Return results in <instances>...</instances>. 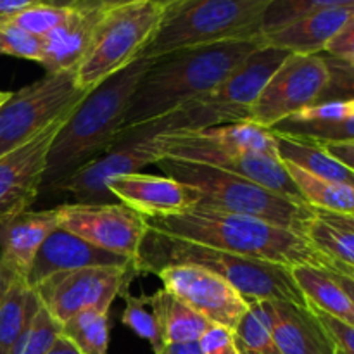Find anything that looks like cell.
<instances>
[{
  "label": "cell",
  "instance_id": "obj_17",
  "mask_svg": "<svg viewBox=\"0 0 354 354\" xmlns=\"http://www.w3.org/2000/svg\"><path fill=\"white\" fill-rule=\"evenodd\" d=\"M128 265H133V261L114 254V252L95 248L90 242L59 227L45 239L41 248L38 249L24 280L30 289H35L44 280L50 279L52 275H57V273H69L76 272V270L93 268V266Z\"/></svg>",
  "mask_w": 354,
  "mask_h": 354
},
{
  "label": "cell",
  "instance_id": "obj_32",
  "mask_svg": "<svg viewBox=\"0 0 354 354\" xmlns=\"http://www.w3.org/2000/svg\"><path fill=\"white\" fill-rule=\"evenodd\" d=\"M270 130L279 135H286V137L313 142V144L354 142V118L344 121H332V123H311V121H296L287 118Z\"/></svg>",
  "mask_w": 354,
  "mask_h": 354
},
{
  "label": "cell",
  "instance_id": "obj_2",
  "mask_svg": "<svg viewBox=\"0 0 354 354\" xmlns=\"http://www.w3.org/2000/svg\"><path fill=\"white\" fill-rule=\"evenodd\" d=\"M149 230L218 251L294 266L330 268L334 261L322 254L304 234L242 214L196 206L171 216H145Z\"/></svg>",
  "mask_w": 354,
  "mask_h": 354
},
{
  "label": "cell",
  "instance_id": "obj_18",
  "mask_svg": "<svg viewBox=\"0 0 354 354\" xmlns=\"http://www.w3.org/2000/svg\"><path fill=\"white\" fill-rule=\"evenodd\" d=\"M289 55L290 52L263 44L207 97L216 106L232 111L241 121H251L252 104Z\"/></svg>",
  "mask_w": 354,
  "mask_h": 354
},
{
  "label": "cell",
  "instance_id": "obj_53",
  "mask_svg": "<svg viewBox=\"0 0 354 354\" xmlns=\"http://www.w3.org/2000/svg\"><path fill=\"white\" fill-rule=\"evenodd\" d=\"M348 270H349V268H348ZM349 272H351V273H353V275H354V270H349Z\"/></svg>",
  "mask_w": 354,
  "mask_h": 354
},
{
  "label": "cell",
  "instance_id": "obj_19",
  "mask_svg": "<svg viewBox=\"0 0 354 354\" xmlns=\"http://www.w3.org/2000/svg\"><path fill=\"white\" fill-rule=\"evenodd\" d=\"M272 334L282 354H337L334 337L311 306L265 301Z\"/></svg>",
  "mask_w": 354,
  "mask_h": 354
},
{
  "label": "cell",
  "instance_id": "obj_46",
  "mask_svg": "<svg viewBox=\"0 0 354 354\" xmlns=\"http://www.w3.org/2000/svg\"><path fill=\"white\" fill-rule=\"evenodd\" d=\"M16 279H19V275L7 265L2 252H0V301H2V297L6 296L7 290L10 289V286H12Z\"/></svg>",
  "mask_w": 354,
  "mask_h": 354
},
{
  "label": "cell",
  "instance_id": "obj_36",
  "mask_svg": "<svg viewBox=\"0 0 354 354\" xmlns=\"http://www.w3.org/2000/svg\"><path fill=\"white\" fill-rule=\"evenodd\" d=\"M328 69V83L317 104L328 100H354V61L322 54Z\"/></svg>",
  "mask_w": 354,
  "mask_h": 354
},
{
  "label": "cell",
  "instance_id": "obj_24",
  "mask_svg": "<svg viewBox=\"0 0 354 354\" xmlns=\"http://www.w3.org/2000/svg\"><path fill=\"white\" fill-rule=\"evenodd\" d=\"M277 135V152L283 162H292L310 175L354 187V171L313 142Z\"/></svg>",
  "mask_w": 354,
  "mask_h": 354
},
{
  "label": "cell",
  "instance_id": "obj_13",
  "mask_svg": "<svg viewBox=\"0 0 354 354\" xmlns=\"http://www.w3.org/2000/svg\"><path fill=\"white\" fill-rule=\"evenodd\" d=\"M328 83L322 54H290L251 107V121L272 128L286 118L315 106Z\"/></svg>",
  "mask_w": 354,
  "mask_h": 354
},
{
  "label": "cell",
  "instance_id": "obj_12",
  "mask_svg": "<svg viewBox=\"0 0 354 354\" xmlns=\"http://www.w3.org/2000/svg\"><path fill=\"white\" fill-rule=\"evenodd\" d=\"M59 227L95 248L137 263L149 227L144 214L121 203L61 204Z\"/></svg>",
  "mask_w": 354,
  "mask_h": 354
},
{
  "label": "cell",
  "instance_id": "obj_4",
  "mask_svg": "<svg viewBox=\"0 0 354 354\" xmlns=\"http://www.w3.org/2000/svg\"><path fill=\"white\" fill-rule=\"evenodd\" d=\"M168 265L203 266L227 280L249 303L286 301V303L310 306L294 280L292 268L289 266L218 251L180 239L165 237L149 230L135 263L138 275L140 273L154 275L159 268Z\"/></svg>",
  "mask_w": 354,
  "mask_h": 354
},
{
  "label": "cell",
  "instance_id": "obj_33",
  "mask_svg": "<svg viewBox=\"0 0 354 354\" xmlns=\"http://www.w3.org/2000/svg\"><path fill=\"white\" fill-rule=\"evenodd\" d=\"M124 310L121 315V324L130 328L138 337L151 342L152 351H158L162 346L161 328H159L158 313L154 308L152 296L142 294V296H131L130 292H124Z\"/></svg>",
  "mask_w": 354,
  "mask_h": 354
},
{
  "label": "cell",
  "instance_id": "obj_8",
  "mask_svg": "<svg viewBox=\"0 0 354 354\" xmlns=\"http://www.w3.org/2000/svg\"><path fill=\"white\" fill-rule=\"evenodd\" d=\"M156 137L162 158L180 159V161L197 162V165L221 169L259 183L280 196L306 203L279 156L244 151L211 137L206 130L176 131V133L156 135Z\"/></svg>",
  "mask_w": 354,
  "mask_h": 354
},
{
  "label": "cell",
  "instance_id": "obj_43",
  "mask_svg": "<svg viewBox=\"0 0 354 354\" xmlns=\"http://www.w3.org/2000/svg\"><path fill=\"white\" fill-rule=\"evenodd\" d=\"M135 2H144V0H75L73 9L76 10H95V12H106V10L116 9V7L130 6Z\"/></svg>",
  "mask_w": 354,
  "mask_h": 354
},
{
  "label": "cell",
  "instance_id": "obj_49",
  "mask_svg": "<svg viewBox=\"0 0 354 354\" xmlns=\"http://www.w3.org/2000/svg\"><path fill=\"white\" fill-rule=\"evenodd\" d=\"M45 354H82V353H80V349L76 348L68 337H64V335L61 334L57 341L52 344V348Z\"/></svg>",
  "mask_w": 354,
  "mask_h": 354
},
{
  "label": "cell",
  "instance_id": "obj_39",
  "mask_svg": "<svg viewBox=\"0 0 354 354\" xmlns=\"http://www.w3.org/2000/svg\"><path fill=\"white\" fill-rule=\"evenodd\" d=\"M199 348L203 354H239L230 328L214 324L199 339Z\"/></svg>",
  "mask_w": 354,
  "mask_h": 354
},
{
  "label": "cell",
  "instance_id": "obj_37",
  "mask_svg": "<svg viewBox=\"0 0 354 354\" xmlns=\"http://www.w3.org/2000/svg\"><path fill=\"white\" fill-rule=\"evenodd\" d=\"M41 52H44V40L40 37L26 33L16 26L0 24V54L40 64Z\"/></svg>",
  "mask_w": 354,
  "mask_h": 354
},
{
  "label": "cell",
  "instance_id": "obj_16",
  "mask_svg": "<svg viewBox=\"0 0 354 354\" xmlns=\"http://www.w3.org/2000/svg\"><path fill=\"white\" fill-rule=\"evenodd\" d=\"M107 189L118 203L144 216H171L194 209L201 203L196 189L169 176L133 173L111 178Z\"/></svg>",
  "mask_w": 354,
  "mask_h": 354
},
{
  "label": "cell",
  "instance_id": "obj_30",
  "mask_svg": "<svg viewBox=\"0 0 354 354\" xmlns=\"http://www.w3.org/2000/svg\"><path fill=\"white\" fill-rule=\"evenodd\" d=\"M306 237L330 261L354 270V230L337 227L315 218L306 230Z\"/></svg>",
  "mask_w": 354,
  "mask_h": 354
},
{
  "label": "cell",
  "instance_id": "obj_47",
  "mask_svg": "<svg viewBox=\"0 0 354 354\" xmlns=\"http://www.w3.org/2000/svg\"><path fill=\"white\" fill-rule=\"evenodd\" d=\"M154 354H203L199 342H183V344H165Z\"/></svg>",
  "mask_w": 354,
  "mask_h": 354
},
{
  "label": "cell",
  "instance_id": "obj_1",
  "mask_svg": "<svg viewBox=\"0 0 354 354\" xmlns=\"http://www.w3.org/2000/svg\"><path fill=\"white\" fill-rule=\"evenodd\" d=\"M263 44V37L227 40L154 59L131 97L123 130L159 120L190 100L213 93Z\"/></svg>",
  "mask_w": 354,
  "mask_h": 354
},
{
  "label": "cell",
  "instance_id": "obj_10",
  "mask_svg": "<svg viewBox=\"0 0 354 354\" xmlns=\"http://www.w3.org/2000/svg\"><path fill=\"white\" fill-rule=\"evenodd\" d=\"M161 158L156 135L140 127L123 130L113 147L47 192L64 194L78 204H114L118 199L107 189L111 178L140 173L145 166L156 165Z\"/></svg>",
  "mask_w": 354,
  "mask_h": 354
},
{
  "label": "cell",
  "instance_id": "obj_25",
  "mask_svg": "<svg viewBox=\"0 0 354 354\" xmlns=\"http://www.w3.org/2000/svg\"><path fill=\"white\" fill-rule=\"evenodd\" d=\"M152 299L158 313L162 344L199 342L204 332L213 325L165 287L152 294Z\"/></svg>",
  "mask_w": 354,
  "mask_h": 354
},
{
  "label": "cell",
  "instance_id": "obj_23",
  "mask_svg": "<svg viewBox=\"0 0 354 354\" xmlns=\"http://www.w3.org/2000/svg\"><path fill=\"white\" fill-rule=\"evenodd\" d=\"M292 277L306 297L308 304L335 320L354 327V303L327 268L299 265L292 268Z\"/></svg>",
  "mask_w": 354,
  "mask_h": 354
},
{
  "label": "cell",
  "instance_id": "obj_38",
  "mask_svg": "<svg viewBox=\"0 0 354 354\" xmlns=\"http://www.w3.org/2000/svg\"><path fill=\"white\" fill-rule=\"evenodd\" d=\"M289 118L296 121H311V123L344 121L354 118V100H328V102L315 104Z\"/></svg>",
  "mask_w": 354,
  "mask_h": 354
},
{
  "label": "cell",
  "instance_id": "obj_21",
  "mask_svg": "<svg viewBox=\"0 0 354 354\" xmlns=\"http://www.w3.org/2000/svg\"><path fill=\"white\" fill-rule=\"evenodd\" d=\"M354 16V7H335L294 21L280 30L263 35V41L270 47L282 48L290 54H324L328 41L342 30Z\"/></svg>",
  "mask_w": 354,
  "mask_h": 354
},
{
  "label": "cell",
  "instance_id": "obj_28",
  "mask_svg": "<svg viewBox=\"0 0 354 354\" xmlns=\"http://www.w3.org/2000/svg\"><path fill=\"white\" fill-rule=\"evenodd\" d=\"M239 354H282L272 334L265 301L249 303V310L232 330Z\"/></svg>",
  "mask_w": 354,
  "mask_h": 354
},
{
  "label": "cell",
  "instance_id": "obj_40",
  "mask_svg": "<svg viewBox=\"0 0 354 354\" xmlns=\"http://www.w3.org/2000/svg\"><path fill=\"white\" fill-rule=\"evenodd\" d=\"M313 310L317 311L320 320L324 322L327 330L330 332V335L334 337L335 346H337V354H354V327L335 320L334 317L317 310V308H313Z\"/></svg>",
  "mask_w": 354,
  "mask_h": 354
},
{
  "label": "cell",
  "instance_id": "obj_20",
  "mask_svg": "<svg viewBox=\"0 0 354 354\" xmlns=\"http://www.w3.org/2000/svg\"><path fill=\"white\" fill-rule=\"evenodd\" d=\"M55 228H59L57 207L28 209L0 223V252L7 265L24 279L38 249Z\"/></svg>",
  "mask_w": 354,
  "mask_h": 354
},
{
  "label": "cell",
  "instance_id": "obj_41",
  "mask_svg": "<svg viewBox=\"0 0 354 354\" xmlns=\"http://www.w3.org/2000/svg\"><path fill=\"white\" fill-rule=\"evenodd\" d=\"M324 54L330 55V57L344 59V61H354V16L328 41Z\"/></svg>",
  "mask_w": 354,
  "mask_h": 354
},
{
  "label": "cell",
  "instance_id": "obj_7",
  "mask_svg": "<svg viewBox=\"0 0 354 354\" xmlns=\"http://www.w3.org/2000/svg\"><path fill=\"white\" fill-rule=\"evenodd\" d=\"M165 17V7L144 0L102 12L85 55L76 66V85L90 92L138 59Z\"/></svg>",
  "mask_w": 354,
  "mask_h": 354
},
{
  "label": "cell",
  "instance_id": "obj_51",
  "mask_svg": "<svg viewBox=\"0 0 354 354\" xmlns=\"http://www.w3.org/2000/svg\"><path fill=\"white\" fill-rule=\"evenodd\" d=\"M75 0H54V6L59 7H71Z\"/></svg>",
  "mask_w": 354,
  "mask_h": 354
},
{
  "label": "cell",
  "instance_id": "obj_34",
  "mask_svg": "<svg viewBox=\"0 0 354 354\" xmlns=\"http://www.w3.org/2000/svg\"><path fill=\"white\" fill-rule=\"evenodd\" d=\"M61 334L62 325L40 303L30 327L24 330L10 354H45Z\"/></svg>",
  "mask_w": 354,
  "mask_h": 354
},
{
  "label": "cell",
  "instance_id": "obj_31",
  "mask_svg": "<svg viewBox=\"0 0 354 354\" xmlns=\"http://www.w3.org/2000/svg\"><path fill=\"white\" fill-rule=\"evenodd\" d=\"M335 7H354V0H272L261 19V35L280 30L310 14Z\"/></svg>",
  "mask_w": 354,
  "mask_h": 354
},
{
  "label": "cell",
  "instance_id": "obj_15",
  "mask_svg": "<svg viewBox=\"0 0 354 354\" xmlns=\"http://www.w3.org/2000/svg\"><path fill=\"white\" fill-rule=\"evenodd\" d=\"M166 290L214 325L230 330L249 310V301L227 280L197 265H168L154 273Z\"/></svg>",
  "mask_w": 354,
  "mask_h": 354
},
{
  "label": "cell",
  "instance_id": "obj_50",
  "mask_svg": "<svg viewBox=\"0 0 354 354\" xmlns=\"http://www.w3.org/2000/svg\"><path fill=\"white\" fill-rule=\"evenodd\" d=\"M182 2H185V0H159V3H161L165 9H169V7H173V6H178V3H182Z\"/></svg>",
  "mask_w": 354,
  "mask_h": 354
},
{
  "label": "cell",
  "instance_id": "obj_9",
  "mask_svg": "<svg viewBox=\"0 0 354 354\" xmlns=\"http://www.w3.org/2000/svg\"><path fill=\"white\" fill-rule=\"evenodd\" d=\"M88 92L76 85L75 69L45 73L0 106V156L33 138L52 121L75 109Z\"/></svg>",
  "mask_w": 354,
  "mask_h": 354
},
{
  "label": "cell",
  "instance_id": "obj_26",
  "mask_svg": "<svg viewBox=\"0 0 354 354\" xmlns=\"http://www.w3.org/2000/svg\"><path fill=\"white\" fill-rule=\"evenodd\" d=\"M40 306V299L23 277L14 280L0 301V354H10Z\"/></svg>",
  "mask_w": 354,
  "mask_h": 354
},
{
  "label": "cell",
  "instance_id": "obj_48",
  "mask_svg": "<svg viewBox=\"0 0 354 354\" xmlns=\"http://www.w3.org/2000/svg\"><path fill=\"white\" fill-rule=\"evenodd\" d=\"M317 216L320 218V220L328 221V223L337 225V227L351 228V230H354V214H334L327 213V211H317Z\"/></svg>",
  "mask_w": 354,
  "mask_h": 354
},
{
  "label": "cell",
  "instance_id": "obj_3",
  "mask_svg": "<svg viewBox=\"0 0 354 354\" xmlns=\"http://www.w3.org/2000/svg\"><path fill=\"white\" fill-rule=\"evenodd\" d=\"M152 62L149 57L135 59L86 93L52 144L41 189H52L116 144L131 97Z\"/></svg>",
  "mask_w": 354,
  "mask_h": 354
},
{
  "label": "cell",
  "instance_id": "obj_22",
  "mask_svg": "<svg viewBox=\"0 0 354 354\" xmlns=\"http://www.w3.org/2000/svg\"><path fill=\"white\" fill-rule=\"evenodd\" d=\"M102 12L95 10H73L68 21L45 35L40 64L45 73L76 69L92 40L93 30Z\"/></svg>",
  "mask_w": 354,
  "mask_h": 354
},
{
  "label": "cell",
  "instance_id": "obj_35",
  "mask_svg": "<svg viewBox=\"0 0 354 354\" xmlns=\"http://www.w3.org/2000/svg\"><path fill=\"white\" fill-rule=\"evenodd\" d=\"M73 10H75L73 7H59L52 6V3H44V6L30 7V9L21 10V12L14 14V16L0 19V24L16 26L19 30L26 31V33L44 38L52 30L61 26L64 21H68Z\"/></svg>",
  "mask_w": 354,
  "mask_h": 354
},
{
  "label": "cell",
  "instance_id": "obj_6",
  "mask_svg": "<svg viewBox=\"0 0 354 354\" xmlns=\"http://www.w3.org/2000/svg\"><path fill=\"white\" fill-rule=\"evenodd\" d=\"M272 0H185L165 9V17L138 57L158 59L180 48L245 40L261 35Z\"/></svg>",
  "mask_w": 354,
  "mask_h": 354
},
{
  "label": "cell",
  "instance_id": "obj_29",
  "mask_svg": "<svg viewBox=\"0 0 354 354\" xmlns=\"http://www.w3.org/2000/svg\"><path fill=\"white\" fill-rule=\"evenodd\" d=\"M109 313L85 310L62 324V335L82 354H109Z\"/></svg>",
  "mask_w": 354,
  "mask_h": 354
},
{
  "label": "cell",
  "instance_id": "obj_42",
  "mask_svg": "<svg viewBox=\"0 0 354 354\" xmlns=\"http://www.w3.org/2000/svg\"><path fill=\"white\" fill-rule=\"evenodd\" d=\"M318 145L354 171V142H325Z\"/></svg>",
  "mask_w": 354,
  "mask_h": 354
},
{
  "label": "cell",
  "instance_id": "obj_54",
  "mask_svg": "<svg viewBox=\"0 0 354 354\" xmlns=\"http://www.w3.org/2000/svg\"><path fill=\"white\" fill-rule=\"evenodd\" d=\"M156 2H159V0H156Z\"/></svg>",
  "mask_w": 354,
  "mask_h": 354
},
{
  "label": "cell",
  "instance_id": "obj_45",
  "mask_svg": "<svg viewBox=\"0 0 354 354\" xmlns=\"http://www.w3.org/2000/svg\"><path fill=\"white\" fill-rule=\"evenodd\" d=\"M328 272H330V275L334 277L335 280L339 282V286L342 287V289L346 290V294H348L349 297L353 299L354 303V275L351 272H349L346 266L339 265V263L334 261V265L330 266V268H327Z\"/></svg>",
  "mask_w": 354,
  "mask_h": 354
},
{
  "label": "cell",
  "instance_id": "obj_27",
  "mask_svg": "<svg viewBox=\"0 0 354 354\" xmlns=\"http://www.w3.org/2000/svg\"><path fill=\"white\" fill-rule=\"evenodd\" d=\"M283 162V161H282ZM301 196L317 211L354 214V187L310 175L292 162H283Z\"/></svg>",
  "mask_w": 354,
  "mask_h": 354
},
{
  "label": "cell",
  "instance_id": "obj_52",
  "mask_svg": "<svg viewBox=\"0 0 354 354\" xmlns=\"http://www.w3.org/2000/svg\"><path fill=\"white\" fill-rule=\"evenodd\" d=\"M10 97V92H0V106Z\"/></svg>",
  "mask_w": 354,
  "mask_h": 354
},
{
  "label": "cell",
  "instance_id": "obj_14",
  "mask_svg": "<svg viewBox=\"0 0 354 354\" xmlns=\"http://www.w3.org/2000/svg\"><path fill=\"white\" fill-rule=\"evenodd\" d=\"M73 111L52 121L19 147L0 156V223L28 211L37 201L44 187L48 152Z\"/></svg>",
  "mask_w": 354,
  "mask_h": 354
},
{
  "label": "cell",
  "instance_id": "obj_5",
  "mask_svg": "<svg viewBox=\"0 0 354 354\" xmlns=\"http://www.w3.org/2000/svg\"><path fill=\"white\" fill-rule=\"evenodd\" d=\"M156 166L169 178L196 189L201 197L197 206L201 207L259 218L304 235L317 218V209L308 203L280 196L259 183L221 169L173 158H161Z\"/></svg>",
  "mask_w": 354,
  "mask_h": 354
},
{
  "label": "cell",
  "instance_id": "obj_11",
  "mask_svg": "<svg viewBox=\"0 0 354 354\" xmlns=\"http://www.w3.org/2000/svg\"><path fill=\"white\" fill-rule=\"evenodd\" d=\"M137 275L135 263L128 266H93L52 275L33 290L48 313L62 325L80 311L109 313L113 301L128 292Z\"/></svg>",
  "mask_w": 354,
  "mask_h": 354
},
{
  "label": "cell",
  "instance_id": "obj_44",
  "mask_svg": "<svg viewBox=\"0 0 354 354\" xmlns=\"http://www.w3.org/2000/svg\"><path fill=\"white\" fill-rule=\"evenodd\" d=\"M44 3L54 6V0H0V19L14 16V14L30 9V7L44 6Z\"/></svg>",
  "mask_w": 354,
  "mask_h": 354
}]
</instances>
